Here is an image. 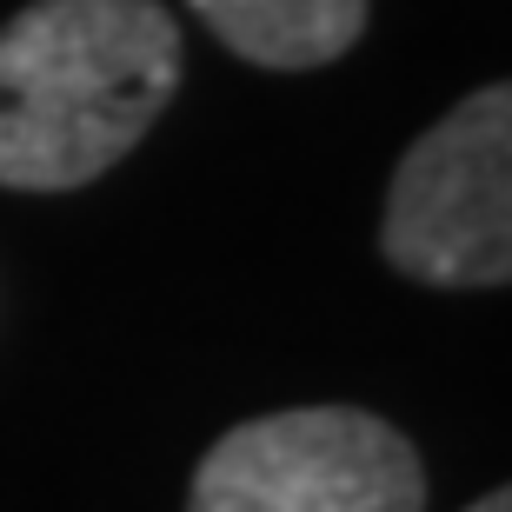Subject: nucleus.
Wrapping results in <instances>:
<instances>
[{
    "mask_svg": "<svg viewBox=\"0 0 512 512\" xmlns=\"http://www.w3.org/2000/svg\"><path fill=\"white\" fill-rule=\"evenodd\" d=\"M187 7L213 27L220 47L273 74H306L340 60L373 14L366 0H187Z\"/></svg>",
    "mask_w": 512,
    "mask_h": 512,
    "instance_id": "4",
    "label": "nucleus"
},
{
    "mask_svg": "<svg viewBox=\"0 0 512 512\" xmlns=\"http://www.w3.org/2000/svg\"><path fill=\"white\" fill-rule=\"evenodd\" d=\"M187 512H426V459L366 406H286L213 439Z\"/></svg>",
    "mask_w": 512,
    "mask_h": 512,
    "instance_id": "2",
    "label": "nucleus"
},
{
    "mask_svg": "<svg viewBox=\"0 0 512 512\" xmlns=\"http://www.w3.org/2000/svg\"><path fill=\"white\" fill-rule=\"evenodd\" d=\"M180 94L160 0H34L0 27V187L74 193L114 173Z\"/></svg>",
    "mask_w": 512,
    "mask_h": 512,
    "instance_id": "1",
    "label": "nucleus"
},
{
    "mask_svg": "<svg viewBox=\"0 0 512 512\" xmlns=\"http://www.w3.org/2000/svg\"><path fill=\"white\" fill-rule=\"evenodd\" d=\"M466 512H512V493H506V486H493V493H479Z\"/></svg>",
    "mask_w": 512,
    "mask_h": 512,
    "instance_id": "5",
    "label": "nucleus"
},
{
    "mask_svg": "<svg viewBox=\"0 0 512 512\" xmlns=\"http://www.w3.org/2000/svg\"><path fill=\"white\" fill-rule=\"evenodd\" d=\"M380 253L419 286L512 280V94L479 87L399 153Z\"/></svg>",
    "mask_w": 512,
    "mask_h": 512,
    "instance_id": "3",
    "label": "nucleus"
}]
</instances>
